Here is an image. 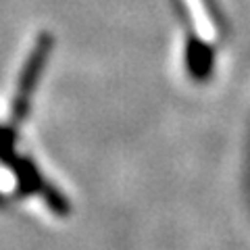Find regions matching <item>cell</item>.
Listing matches in <instances>:
<instances>
[{
    "label": "cell",
    "instance_id": "3957f363",
    "mask_svg": "<svg viewBox=\"0 0 250 250\" xmlns=\"http://www.w3.org/2000/svg\"><path fill=\"white\" fill-rule=\"evenodd\" d=\"M17 127H0V161L6 163V165H13L17 161V150H15V144H17Z\"/></svg>",
    "mask_w": 250,
    "mask_h": 250
},
{
    "label": "cell",
    "instance_id": "6da1fadb",
    "mask_svg": "<svg viewBox=\"0 0 250 250\" xmlns=\"http://www.w3.org/2000/svg\"><path fill=\"white\" fill-rule=\"evenodd\" d=\"M52 52V36L42 34L38 38V42L34 44L29 57L25 61V65L21 69L19 75V83H17V92H15V100H13V108H11V125L19 127L23 119L29 113V104H31V96L38 88V82L42 77L46 59Z\"/></svg>",
    "mask_w": 250,
    "mask_h": 250
},
{
    "label": "cell",
    "instance_id": "7a4b0ae2",
    "mask_svg": "<svg viewBox=\"0 0 250 250\" xmlns=\"http://www.w3.org/2000/svg\"><path fill=\"white\" fill-rule=\"evenodd\" d=\"M15 175H17V188L21 196H31V194H42L44 188L48 186L44 182L42 173L38 171L36 163H31L25 156H17V161L13 163Z\"/></svg>",
    "mask_w": 250,
    "mask_h": 250
}]
</instances>
